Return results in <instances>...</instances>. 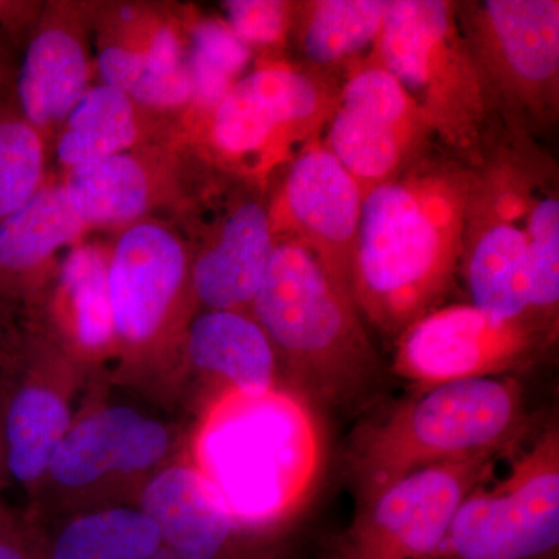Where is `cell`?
<instances>
[{
	"instance_id": "obj_1",
	"label": "cell",
	"mask_w": 559,
	"mask_h": 559,
	"mask_svg": "<svg viewBox=\"0 0 559 559\" xmlns=\"http://www.w3.org/2000/svg\"><path fill=\"white\" fill-rule=\"evenodd\" d=\"M473 165L430 151L364 194L353 260V301L384 336L437 310L454 286Z\"/></svg>"
},
{
	"instance_id": "obj_2",
	"label": "cell",
	"mask_w": 559,
	"mask_h": 559,
	"mask_svg": "<svg viewBox=\"0 0 559 559\" xmlns=\"http://www.w3.org/2000/svg\"><path fill=\"white\" fill-rule=\"evenodd\" d=\"M323 462L310 401L280 385L259 396L216 395L198 432L194 465L249 535L300 513L318 491Z\"/></svg>"
},
{
	"instance_id": "obj_3",
	"label": "cell",
	"mask_w": 559,
	"mask_h": 559,
	"mask_svg": "<svg viewBox=\"0 0 559 559\" xmlns=\"http://www.w3.org/2000/svg\"><path fill=\"white\" fill-rule=\"evenodd\" d=\"M249 312L308 401L356 406L380 384V355L352 294L296 242H275Z\"/></svg>"
},
{
	"instance_id": "obj_4",
	"label": "cell",
	"mask_w": 559,
	"mask_h": 559,
	"mask_svg": "<svg viewBox=\"0 0 559 559\" xmlns=\"http://www.w3.org/2000/svg\"><path fill=\"white\" fill-rule=\"evenodd\" d=\"M525 418L524 390L513 377L423 390L356 429L349 474L364 499L415 471L500 455L520 440Z\"/></svg>"
},
{
	"instance_id": "obj_5",
	"label": "cell",
	"mask_w": 559,
	"mask_h": 559,
	"mask_svg": "<svg viewBox=\"0 0 559 559\" xmlns=\"http://www.w3.org/2000/svg\"><path fill=\"white\" fill-rule=\"evenodd\" d=\"M457 5L451 0H389L367 58L399 81L444 150L476 165L491 135V114Z\"/></svg>"
},
{
	"instance_id": "obj_6",
	"label": "cell",
	"mask_w": 559,
	"mask_h": 559,
	"mask_svg": "<svg viewBox=\"0 0 559 559\" xmlns=\"http://www.w3.org/2000/svg\"><path fill=\"white\" fill-rule=\"evenodd\" d=\"M457 13L491 117L532 138L550 130L559 114L558 0H473Z\"/></svg>"
},
{
	"instance_id": "obj_7",
	"label": "cell",
	"mask_w": 559,
	"mask_h": 559,
	"mask_svg": "<svg viewBox=\"0 0 559 559\" xmlns=\"http://www.w3.org/2000/svg\"><path fill=\"white\" fill-rule=\"evenodd\" d=\"M340 90L318 70L266 62L245 73L210 114V139L224 160L266 176L325 131Z\"/></svg>"
},
{
	"instance_id": "obj_8",
	"label": "cell",
	"mask_w": 559,
	"mask_h": 559,
	"mask_svg": "<svg viewBox=\"0 0 559 559\" xmlns=\"http://www.w3.org/2000/svg\"><path fill=\"white\" fill-rule=\"evenodd\" d=\"M491 473L460 503L439 559H539L557 549L558 430H546L500 479Z\"/></svg>"
},
{
	"instance_id": "obj_9",
	"label": "cell",
	"mask_w": 559,
	"mask_h": 559,
	"mask_svg": "<svg viewBox=\"0 0 559 559\" xmlns=\"http://www.w3.org/2000/svg\"><path fill=\"white\" fill-rule=\"evenodd\" d=\"M496 459L415 471L367 496L331 559H439L460 503Z\"/></svg>"
},
{
	"instance_id": "obj_10",
	"label": "cell",
	"mask_w": 559,
	"mask_h": 559,
	"mask_svg": "<svg viewBox=\"0 0 559 559\" xmlns=\"http://www.w3.org/2000/svg\"><path fill=\"white\" fill-rule=\"evenodd\" d=\"M325 131L323 145L364 194L428 156L437 142L421 109L388 70L369 58L345 72Z\"/></svg>"
},
{
	"instance_id": "obj_11",
	"label": "cell",
	"mask_w": 559,
	"mask_h": 559,
	"mask_svg": "<svg viewBox=\"0 0 559 559\" xmlns=\"http://www.w3.org/2000/svg\"><path fill=\"white\" fill-rule=\"evenodd\" d=\"M555 337L532 319L500 320L471 304L439 307L396 337L393 371L423 390L509 377Z\"/></svg>"
},
{
	"instance_id": "obj_12",
	"label": "cell",
	"mask_w": 559,
	"mask_h": 559,
	"mask_svg": "<svg viewBox=\"0 0 559 559\" xmlns=\"http://www.w3.org/2000/svg\"><path fill=\"white\" fill-rule=\"evenodd\" d=\"M459 274L477 310L500 320L532 319L521 201L491 142L473 165Z\"/></svg>"
},
{
	"instance_id": "obj_13",
	"label": "cell",
	"mask_w": 559,
	"mask_h": 559,
	"mask_svg": "<svg viewBox=\"0 0 559 559\" xmlns=\"http://www.w3.org/2000/svg\"><path fill=\"white\" fill-rule=\"evenodd\" d=\"M362 201L356 179L322 140H314L289 162L277 197L267 205L275 241L307 249L352 294Z\"/></svg>"
},
{
	"instance_id": "obj_14",
	"label": "cell",
	"mask_w": 559,
	"mask_h": 559,
	"mask_svg": "<svg viewBox=\"0 0 559 559\" xmlns=\"http://www.w3.org/2000/svg\"><path fill=\"white\" fill-rule=\"evenodd\" d=\"M170 450L164 423L128 406L100 407L72 423L46 480L61 491L86 495L121 480L148 479Z\"/></svg>"
},
{
	"instance_id": "obj_15",
	"label": "cell",
	"mask_w": 559,
	"mask_h": 559,
	"mask_svg": "<svg viewBox=\"0 0 559 559\" xmlns=\"http://www.w3.org/2000/svg\"><path fill=\"white\" fill-rule=\"evenodd\" d=\"M187 283L189 255L171 230L150 221L128 227L120 235L108 266L117 341L140 348L156 340Z\"/></svg>"
},
{
	"instance_id": "obj_16",
	"label": "cell",
	"mask_w": 559,
	"mask_h": 559,
	"mask_svg": "<svg viewBox=\"0 0 559 559\" xmlns=\"http://www.w3.org/2000/svg\"><path fill=\"white\" fill-rule=\"evenodd\" d=\"M138 509L179 559H234L241 539L249 535L194 463L154 471L143 481Z\"/></svg>"
},
{
	"instance_id": "obj_17",
	"label": "cell",
	"mask_w": 559,
	"mask_h": 559,
	"mask_svg": "<svg viewBox=\"0 0 559 559\" xmlns=\"http://www.w3.org/2000/svg\"><path fill=\"white\" fill-rule=\"evenodd\" d=\"M498 150L521 201L528 253V314L557 334L559 310L558 170L532 135L506 130Z\"/></svg>"
},
{
	"instance_id": "obj_18",
	"label": "cell",
	"mask_w": 559,
	"mask_h": 559,
	"mask_svg": "<svg viewBox=\"0 0 559 559\" xmlns=\"http://www.w3.org/2000/svg\"><path fill=\"white\" fill-rule=\"evenodd\" d=\"M275 242L270 207L259 197L242 198L191 263V293L205 310L249 311Z\"/></svg>"
},
{
	"instance_id": "obj_19",
	"label": "cell",
	"mask_w": 559,
	"mask_h": 559,
	"mask_svg": "<svg viewBox=\"0 0 559 559\" xmlns=\"http://www.w3.org/2000/svg\"><path fill=\"white\" fill-rule=\"evenodd\" d=\"M186 353L221 393L259 396L278 388V358L249 311L205 310L190 323Z\"/></svg>"
},
{
	"instance_id": "obj_20",
	"label": "cell",
	"mask_w": 559,
	"mask_h": 559,
	"mask_svg": "<svg viewBox=\"0 0 559 559\" xmlns=\"http://www.w3.org/2000/svg\"><path fill=\"white\" fill-rule=\"evenodd\" d=\"M90 90V60L75 33L46 27L28 44L17 76L22 119L36 130L68 119Z\"/></svg>"
},
{
	"instance_id": "obj_21",
	"label": "cell",
	"mask_w": 559,
	"mask_h": 559,
	"mask_svg": "<svg viewBox=\"0 0 559 559\" xmlns=\"http://www.w3.org/2000/svg\"><path fill=\"white\" fill-rule=\"evenodd\" d=\"M72 423L66 393L50 381L27 380L5 395L2 429L10 479L27 488L46 480Z\"/></svg>"
},
{
	"instance_id": "obj_22",
	"label": "cell",
	"mask_w": 559,
	"mask_h": 559,
	"mask_svg": "<svg viewBox=\"0 0 559 559\" xmlns=\"http://www.w3.org/2000/svg\"><path fill=\"white\" fill-rule=\"evenodd\" d=\"M389 0H305L294 2L290 39L308 68L333 76L369 57Z\"/></svg>"
},
{
	"instance_id": "obj_23",
	"label": "cell",
	"mask_w": 559,
	"mask_h": 559,
	"mask_svg": "<svg viewBox=\"0 0 559 559\" xmlns=\"http://www.w3.org/2000/svg\"><path fill=\"white\" fill-rule=\"evenodd\" d=\"M84 229L64 187L43 186L27 204L0 223V288L38 271Z\"/></svg>"
},
{
	"instance_id": "obj_24",
	"label": "cell",
	"mask_w": 559,
	"mask_h": 559,
	"mask_svg": "<svg viewBox=\"0 0 559 559\" xmlns=\"http://www.w3.org/2000/svg\"><path fill=\"white\" fill-rule=\"evenodd\" d=\"M62 187L84 227L131 223L156 197L145 162L128 151L70 168Z\"/></svg>"
},
{
	"instance_id": "obj_25",
	"label": "cell",
	"mask_w": 559,
	"mask_h": 559,
	"mask_svg": "<svg viewBox=\"0 0 559 559\" xmlns=\"http://www.w3.org/2000/svg\"><path fill=\"white\" fill-rule=\"evenodd\" d=\"M160 547L156 525L138 507H108L66 522L40 559H151Z\"/></svg>"
},
{
	"instance_id": "obj_26",
	"label": "cell",
	"mask_w": 559,
	"mask_h": 559,
	"mask_svg": "<svg viewBox=\"0 0 559 559\" xmlns=\"http://www.w3.org/2000/svg\"><path fill=\"white\" fill-rule=\"evenodd\" d=\"M135 106L116 87L90 86L66 119L58 139V159L70 170L131 148L139 139Z\"/></svg>"
},
{
	"instance_id": "obj_27",
	"label": "cell",
	"mask_w": 559,
	"mask_h": 559,
	"mask_svg": "<svg viewBox=\"0 0 559 559\" xmlns=\"http://www.w3.org/2000/svg\"><path fill=\"white\" fill-rule=\"evenodd\" d=\"M108 266V257L92 246L73 249L62 266V289L69 304L72 334L79 347L92 355L117 342Z\"/></svg>"
},
{
	"instance_id": "obj_28",
	"label": "cell",
	"mask_w": 559,
	"mask_h": 559,
	"mask_svg": "<svg viewBox=\"0 0 559 559\" xmlns=\"http://www.w3.org/2000/svg\"><path fill=\"white\" fill-rule=\"evenodd\" d=\"M128 97L154 109H175L193 102L189 50L170 25L156 28L143 47L142 68Z\"/></svg>"
},
{
	"instance_id": "obj_29",
	"label": "cell",
	"mask_w": 559,
	"mask_h": 559,
	"mask_svg": "<svg viewBox=\"0 0 559 559\" xmlns=\"http://www.w3.org/2000/svg\"><path fill=\"white\" fill-rule=\"evenodd\" d=\"M44 162L39 131L24 119L0 116V223L43 189Z\"/></svg>"
},
{
	"instance_id": "obj_30",
	"label": "cell",
	"mask_w": 559,
	"mask_h": 559,
	"mask_svg": "<svg viewBox=\"0 0 559 559\" xmlns=\"http://www.w3.org/2000/svg\"><path fill=\"white\" fill-rule=\"evenodd\" d=\"M187 50L191 75L212 76L229 83H237L252 60V50L231 32L227 22L213 17L193 25Z\"/></svg>"
},
{
	"instance_id": "obj_31",
	"label": "cell",
	"mask_w": 559,
	"mask_h": 559,
	"mask_svg": "<svg viewBox=\"0 0 559 559\" xmlns=\"http://www.w3.org/2000/svg\"><path fill=\"white\" fill-rule=\"evenodd\" d=\"M227 25L249 47L280 49L290 39L294 2L283 0H227Z\"/></svg>"
},
{
	"instance_id": "obj_32",
	"label": "cell",
	"mask_w": 559,
	"mask_h": 559,
	"mask_svg": "<svg viewBox=\"0 0 559 559\" xmlns=\"http://www.w3.org/2000/svg\"><path fill=\"white\" fill-rule=\"evenodd\" d=\"M140 68H142V50L112 44L98 53L97 69L102 83L116 87L127 95L138 79Z\"/></svg>"
},
{
	"instance_id": "obj_33",
	"label": "cell",
	"mask_w": 559,
	"mask_h": 559,
	"mask_svg": "<svg viewBox=\"0 0 559 559\" xmlns=\"http://www.w3.org/2000/svg\"><path fill=\"white\" fill-rule=\"evenodd\" d=\"M0 559H40L35 550L10 528L5 522L0 524Z\"/></svg>"
},
{
	"instance_id": "obj_34",
	"label": "cell",
	"mask_w": 559,
	"mask_h": 559,
	"mask_svg": "<svg viewBox=\"0 0 559 559\" xmlns=\"http://www.w3.org/2000/svg\"><path fill=\"white\" fill-rule=\"evenodd\" d=\"M3 400H5V395H3V393H0V487H2L3 481L9 479V474H7L5 466V450H3ZM2 522H5V520H3L2 514H0V524H2Z\"/></svg>"
}]
</instances>
